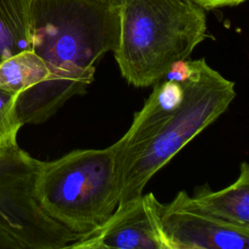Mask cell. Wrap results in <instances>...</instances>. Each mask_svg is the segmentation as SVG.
I'll use <instances>...</instances> for the list:
<instances>
[{
    "label": "cell",
    "instance_id": "6",
    "mask_svg": "<svg viewBox=\"0 0 249 249\" xmlns=\"http://www.w3.org/2000/svg\"><path fill=\"white\" fill-rule=\"evenodd\" d=\"M160 229L167 249H248L249 227L221 220L186 192L161 205Z\"/></svg>",
    "mask_w": 249,
    "mask_h": 249
},
{
    "label": "cell",
    "instance_id": "10",
    "mask_svg": "<svg viewBox=\"0 0 249 249\" xmlns=\"http://www.w3.org/2000/svg\"><path fill=\"white\" fill-rule=\"evenodd\" d=\"M193 199L200 208L221 220L249 227V166L246 161L240 164L239 175L232 184L217 192L201 187Z\"/></svg>",
    "mask_w": 249,
    "mask_h": 249
},
{
    "label": "cell",
    "instance_id": "5",
    "mask_svg": "<svg viewBox=\"0 0 249 249\" xmlns=\"http://www.w3.org/2000/svg\"><path fill=\"white\" fill-rule=\"evenodd\" d=\"M39 164L18 144L0 150V249H62L82 238L40 206Z\"/></svg>",
    "mask_w": 249,
    "mask_h": 249
},
{
    "label": "cell",
    "instance_id": "1",
    "mask_svg": "<svg viewBox=\"0 0 249 249\" xmlns=\"http://www.w3.org/2000/svg\"><path fill=\"white\" fill-rule=\"evenodd\" d=\"M119 0H31V50L49 79L21 119L38 124L92 83L95 63L115 52L120 37Z\"/></svg>",
    "mask_w": 249,
    "mask_h": 249
},
{
    "label": "cell",
    "instance_id": "11",
    "mask_svg": "<svg viewBox=\"0 0 249 249\" xmlns=\"http://www.w3.org/2000/svg\"><path fill=\"white\" fill-rule=\"evenodd\" d=\"M31 0H0V62L31 50Z\"/></svg>",
    "mask_w": 249,
    "mask_h": 249
},
{
    "label": "cell",
    "instance_id": "7",
    "mask_svg": "<svg viewBox=\"0 0 249 249\" xmlns=\"http://www.w3.org/2000/svg\"><path fill=\"white\" fill-rule=\"evenodd\" d=\"M162 203L153 193L117 207L91 234L72 243L73 249H167L160 214Z\"/></svg>",
    "mask_w": 249,
    "mask_h": 249
},
{
    "label": "cell",
    "instance_id": "4",
    "mask_svg": "<svg viewBox=\"0 0 249 249\" xmlns=\"http://www.w3.org/2000/svg\"><path fill=\"white\" fill-rule=\"evenodd\" d=\"M181 104L157 135L117 167L119 206L137 198L150 179L194 137L215 122L235 97L234 83L210 67L205 58L189 59L179 81Z\"/></svg>",
    "mask_w": 249,
    "mask_h": 249
},
{
    "label": "cell",
    "instance_id": "8",
    "mask_svg": "<svg viewBox=\"0 0 249 249\" xmlns=\"http://www.w3.org/2000/svg\"><path fill=\"white\" fill-rule=\"evenodd\" d=\"M183 96L184 89L181 83L170 79L156 83L142 109L135 113L128 130L114 143L117 167L157 135L181 104Z\"/></svg>",
    "mask_w": 249,
    "mask_h": 249
},
{
    "label": "cell",
    "instance_id": "9",
    "mask_svg": "<svg viewBox=\"0 0 249 249\" xmlns=\"http://www.w3.org/2000/svg\"><path fill=\"white\" fill-rule=\"evenodd\" d=\"M49 79V70L32 50L0 62V88L18 96L17 114L21 119Z\"/></svg>",
    "mask_w": 249,
    "mask_h": 249
},
{
    "label": "cell",
    "instance_id": "12",
    "mask_svg": "<svg viewBox=\"0 0 249 249\" xmlns=\"http://www.w3.org/2000/svg\"><path fill=\"white\" fill-rule=\"evenodd\" d=\"M18 96L0 88V150L18 144L17 137L22 126L17 114Z\"/></svg>",
    "mask_w": 249,
    "mask_h": 249
},
{
    "label": "cell",
    "instance_id": "13",
    "mask_svg": "<svg viewBox=\"0 0 249 249\" xmlns=\"http://www.w3.org/2000/svg\"><path fill=\"white\" fill-rule=\"evenodd\" d=\"M204 10H213L223 7L237 6L245 0H193Z\"/></svg>",
    "mask_w": 249,
    "mask_h": 249
},
{
    "label": "cell",
    "instance_id": "2",
    "mask_svg": "<svg viewBox=\"0 0 249 249\" xmlns=\"http://www.w3.org/2000/svg\"><path fill=\"white\" fill-rule=\"evenodd\" d=\"M120 37L114 52L122 76L136 88L160 81L206 38V14L193 0H119Z\"/></svg>",
    "mask_w": 249,
    "mask_h": 249
},
{
    "label": "cell",
    "instance_id": "3",
    "mask_svg": "<svg viewBox=\"0 0 249 249\" xmlns=\"http://www.w3.org/2000/svg\"><path fill=\"white\" fill-rule=\"evenodd\" d=\"M35 195L42 209L66 230L82 238L91 234L119 204L115 144L40 160Z\"/></svg>",
    "mask_w": 249,
    "mask_h": 249
}]
</instances>
